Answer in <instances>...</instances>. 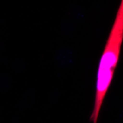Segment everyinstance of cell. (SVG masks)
<instances>
[{
  "mask_svg": "<svg viewBox=\"0 0 123 123\" xmlns=\"http://www.w3.org/2000/svg\"><path fill=\"white\" fill-rule=\"evenodd\" d=\"M123 40V1L119 5L99 62L94 107L89 120L97 123L101 107L113 79Z\"/></svg>",
  "mask_w": 123,
  "mask_h": 123,
  "instance_id": "6da1fadb",
  "label": "cell"
}]
</instances>
